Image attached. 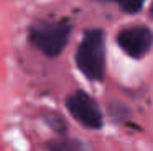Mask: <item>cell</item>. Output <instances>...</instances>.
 <instances>
[{
    "label": "cell",
    "mask_w": 153,
    "mask_h": 151,
    "mask_svg": "<svg viewBox=\"0 0 153 151\" xmlns=\"http://www.w3.org/2000/svg\"><path fill=\"white\" fill-rule=\"evenodd\" d=\"M80 73L90 81H103L106 77V34L100 28L86 29L75 52Z\"/></svg>",
    "instance_id": "6da1fadb"
},
{
    "label": "cell",
    "mask_w": 153,
    "mask_h": 151,
    "mask_svg": "<svg viewBox=\"0 0 153 151\" xmlns=\"http://www.w3.org/2000/svg\"><path fill=\"white\" fill-rule=\"evenodd\" d=\"M72 34L68 20H39L28 31V39L46 57H57L67 47Z\"/></svg>",
    "instance_id": "7a4b0ae2"
},
{
    "label": "cell",
    "mask_w": 153,
    "mask_h": 151,
    "mask_svg": "<svg viewBox=\"0 0 153 151\" xmlns=\"http://www.w3.org/2000/svg\"><path fill=\"white\" fill-rule=\"evenodd\" d=\"M65 107L68 114L85 128L100 130L103 127V112L98 102L83 89H76L65 98Z\"/></svg>",
    "instance_id": "3957f363"
},
{
    "label": "cell",
    "mask_w": 153,
    "mask_h": 151,
    "mask_svg": "<svg viewBox=\"0 0 153 151\" xmlns=\"http://www.w3.org/2000/svg\"><path fill=\"white\" fill-rule=\"evenodd\" d=\"M116 42L130 59H143L153 46V31L142 24L124 28L116 36Z\"/></svg>",
    "instance_id": "277c9868"
},
{
    "label": "cell",
    "mask_w": 153,
    "mask_h": 151,
    "mask_svg": "<svg viewBox=\"0 0 153 151\" xmlns=\"http://www.w3.org/2000/svg\"><path fill=\"white\" fill-rule=\"evenodd\" d=\"M47 150L49 151H90L88 146L83 141L70 136H59L47 141Z\"/></svg>",
    "instance_id": "5b68a950"
},
{
    "label": "cell",
    "mask_w": 153,
    "mask_h": 151,
    "mask_svg": "<svg viewBox=\"0 0 153 151\" xmlns=\"http://www.w3.org/2000/svg\"><path fill=\"white\" fill-rule=\"evenodd\" d=\"M46 122L56 133H59L60 136H65V133H67V124L64 122V119L60 116H57V114H47Z\"/></svg>",
    "instance_id": "8992f818"
},
{
    "label": "cell",
    "mask_w": 153,
    "mask_h": 151,
    "mask_svg": "<svg viewBox=\"0 0 153 151\" xmlns=\"http://www.w3.org/2000/svg\"><path fill=\"white\" fill-rule=\"evenodd\" d=\"M119 7H121L122 12L130 13V15H135L138 13L145 5V0H114Z\"/></svg>",
    "instance_id": "52a82bcc"
},
{
    "label": "cell",
    "mask_w": 153,
    "mask_h": 151,
    "mask_svg": "<svg viewBox=\"0 0 153 151\" xmlns=\"http://www.w3.org/2000/svg\"><path fill=\"white\" fill-rule=\"evenodd\" d=\"M150 15H152V18H153V3H152V7H150Z\"/></svg>",
    "instance_id": "ba28073f"
},
{
    "label": "cell",
    "mask_w": 153,
    "mask_h": 151,
    "mask_svg": "<svg viewBox=\"0 0 153 151\" xmlns=\"http://www.w3.org/2000/svg\"><path fill=\"white\" fill-rule=\"evenodd\" d=\"M101 2H108V0H101Z\"/></svg>",
    "instance_id": "9c48e42d"
}]
</instances>
